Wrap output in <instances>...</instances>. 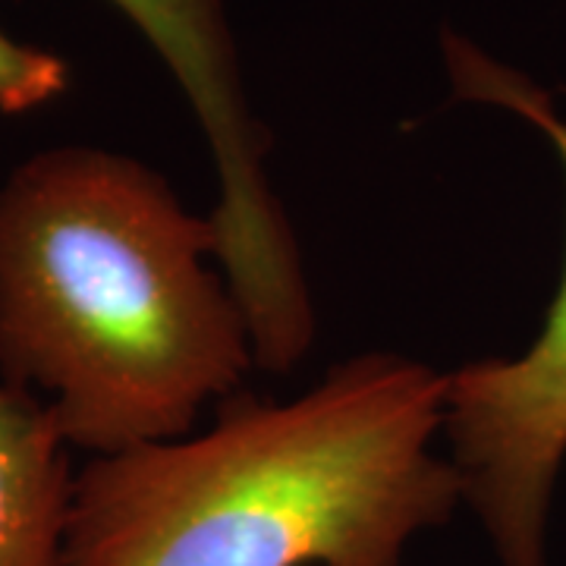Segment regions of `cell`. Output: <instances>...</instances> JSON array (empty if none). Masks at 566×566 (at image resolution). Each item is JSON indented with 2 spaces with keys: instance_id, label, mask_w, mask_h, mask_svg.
<instances>
[{
  "instance_id": "cell-4",
  "label": "cell",
  "mask_w": 566,
  "mask_h": 566,
  "mask_svg": "<svg viewBox=\"0 0 566 566\" xmlns=\"http://www.w3.org/2000/svg\"><path fill=\"white\" fill-rule=\"evenodd\" d=\"M151 44L202 129L218 170V262L243 308L255 363L290 371L315 340L300 243L268 180L271 133L252 111L227 0H107Z\"/></svg>"
},
{
  "instance_id": "cell-3",
  "label": "cell",
  "mask_w": 566,
  "mask_h": 566,
  "mask_svg": "<svg viewBox=\"0 0 566 566\" xmlns=\"http://www.w3.org/2000/svg\"><path fill=\"white\" fill-rule=\"evenodd\" d=\"M441 54L460 102L516 114L554 145L566 170V117L538 82L460 32H444ZM444 434L463 504L482 520L501 566H547V516L566 460V262L528 349L444 375Z\"/></svg>"
},
{
  "instance_id": "cell-6",
  "label": "cell",
  "mask_w": 566,
  "mask_h": 566,
  "mask_svg": "<svg viewBox=\"0 0 566 566\" xmlns=\"http://www.w3.org/2000/svg\"><path fill=\"white\" fill-rule=\"evenodd\" d=\"M70 88V66L54 51L17 41L0 29V114L39 111Z\"/></svg>"
},
{
  "instance_id": "cell-2",
  "label": "cell",
  "mask_w": 566,
  "mask_h": 566,
  "mask_svg": "<svg viewBox=\"0 0 566 566\" xmlns=\"http://www.w3.org/2000/svg\"><path fill=\"white\" fill-rule=\"evenodd\" d=\"M218 230L158 170L95 145L44 148L0 182V381L48 394L92 457L192 434L255 365Z\"/></svg>"
},
{
  "instance_id": "cell-5",
  "label": "cell",
  "mask_w": 566,
  "mask_h": 566,
  "mask_svg": "<svg viewBox=\"0 0 566 566\" xmlns=\"http://www.w3.org/2000/svg\"><path fill=\"white\" fill-rule=\"evenodd\" d=\"M57 419L0 381V566H63L73 472Z\"/></svg>"
},
{
  "instance_id": "cell-1",
  "label": "cell",
  "mask_w": 566,
  "mask_h": 566,
  "mask_svg": "<svg viewBox=\"0 0 566 566\" xmlns=\"http://www.w3.org/2000/svg\"><path fill=\"white\" fill-rule=\"evenodd\" d=\"M438 434L444 375L397 353L290 403L233 394L202 434L82 465L63 566H403L463 504Z\"/></svg>"
}]
</instances>
